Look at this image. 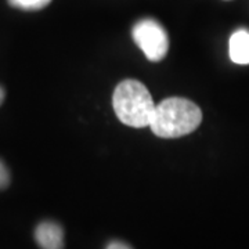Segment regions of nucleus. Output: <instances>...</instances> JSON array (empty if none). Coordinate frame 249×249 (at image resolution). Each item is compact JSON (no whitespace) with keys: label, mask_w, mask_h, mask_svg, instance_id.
Segmentation results:
<instances>
[{"label":"nucleus","mask_w":249,"mask_h":249,"mask_svg":"<svg viewBox=\"0 0 249 249\" xmlns=\"http://www.w3.org/2000/svg\"><path fill=\"white\" fill-rule=\"evenodd\" d=\"M201 121L202 112L196 103L187 98L170 97L155 106L150 129L162 139H178L193 133Z\"/></svg>","instance_id":"nucleus-1"},{"label":"nucleus","mask_w":249,"mask_h":249,"mask_svg":"<svg viewBox=\"0 0 249 249\" xmlns=\"http://www.w3.org/2000/svg\"><path fill=\"white\" fill-rule=\"evenodd\" d=\"M112 106L122 124L137 129L150 126L155 108L148 89L142 82L134 79L122 80L116 86L112 96Z\"/></svg>","instance_id":"nucleus-2"},{"label":"nucleus","mask_w":249,"mask_h":249,"mask_svg":"<svg viewBox=\"0 0 249 249\" xmlns=\"http://www.w3.org/2000/svg\"><path fill=\"white\" fill-rule=\"evenodd\" d=\"M132 36L145 57L152 62L165 58L169 50V37L158 21L145 18L133 27Z\"/></svg>","instance_id":"nucleus-3"},{"label":"nucleus","mask_w":249,"mask_h":249,"mask_svg":"<svg viewBox=\"0 0 249 249\" xmlns=\"http://www.w3.org/2000/svg\"><path fill=\"white\" fill-rule=\"evenodd\" d=\"M35 240L40 248H64V231L61 226L54 222H42L35 230Z\"/></svg>","instance_id":"nucleus-4"},{"label":"nucleus","mask_w":249,"mask_h":249,"mask_svg":"<svg viewBox=\"0 0 249 249\" xmlns=\"http://www.w3.org/2000/svg\"><path fill=\"white\" fill-rule=\"evenodd\" d=\"M230 58L238 65L249 64V31L238 29L230 37Z\"/></svg>","instance_id":"nucleus-5"},{"label":"nucleus","mask_w":249,"mask_h":249,"mask_svg":"<svg viewBox=\"0 0 249 249\" xmlns=\"http://www.w3.org/2000/svg\"><path fill=\"white\" fill-rule=\"evenodd\" d=\"M52 0H9V3L16 9L34 11V10L45 9Z\"/></svg>","instance_id":"nucleus-6"},{"label":"nucleus","mask_w":249,"mask_h":249,"mask_svg":"<svg viewBox=\"0 0 249 249\" xmlns=\"http://www.w3.org/2000/svg\"><path fill=\"white\" fill-rule=\"evenodd\" d=\"M10 184V172L7 166L0 160V190L7 188Z\"/></svg>","instance_id":"nucleus-7"},{"label":"nucleus","mask_w":249,"mask_h":249,"mask_svg":"<svg viewBox=\"0 0 249 249\" xmlns=\"http://www.w3.org/2000/svg\"><path fill=\"white\" fill-rule=\"evenodd\" d=\"M108 249H129L130 248V245H126L124 242H119V241H112V242H109L107 245Z\"/></svg>","instance_id":"nucleus-8"},{"label":"nucleus","mask_w":249,"mask_h":249,"mask_svg":"<svg viewBox=\"0 0 249 249\" xmlns=\"http://www.w3.org/2000/svg\"><path fill=\"white\" fill-rule=\"evenodd\" d=\"M3 100H4V90L0 86V106H1V103H3Z\"/></svg>","instance_id":"nucleus-9"}]
</instances>
